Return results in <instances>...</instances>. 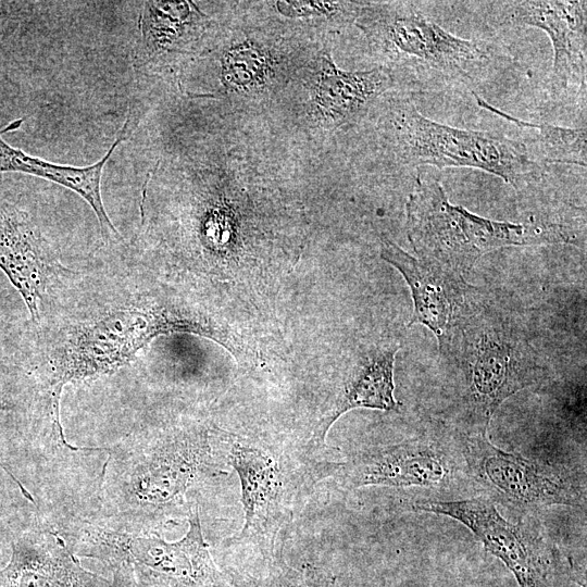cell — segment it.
<instances>
[{"label": "cell", "instance_id": "2e32d148", "mask_svg": "<svg viewBox=\"0 0 587 587\" xmlns=\"http://www.w3.org/2000/svg\"><path fill=\"white\" fill-rule=\"evenodd\" d=\"M129 118L118 132L105 155L97 163L88 166H70L28 155L20 149L11 147L2 138L0 132V173L21 172L41 177L71 189L80 196L93 210L101 236L107 243L120 242L122 237L109 218L101 196V177L104 165L116 147L127 138Z\"/></svg>", "mask_w": 587, "mask_h": 587}, {"label": "cell", "instance_id": "30bf717a", "mask_svg": "<svg viewBox=\"0 0 587 587\" xmlns=\"http://www.w3.org/2000/svg\"><path fill=\"white\" fill-rule=\"evenodd\" d=\"M226 454L240 482L243 526L239 539L276 535L294 502L296 484L279 449L239 436H228Z\"/></svg>", "mask_w": 587, "mask_h": 587}, {"label": "cell", "instance_id": "cb8c5ba5", "mask_svg": "<svg viewBox=\"0 0 587 587\" xmlns=\"http://www.w3.org/2000/svg\"><path fill=\"white\" fill-rule=\"evenodd\" d=\"M12 409V404L7 401V400H2L0 399V411L2 410H11ZM0 467L2 470H4V472L10 475V477L13 479V482L16 484V486L20 488L23 497H25L27 500H29L30 502H34V498L33 496L28 492V490L23 486V484L17 479V477L14 475V473L7 466L4 465L2 462H0Z\"/></svg>", "mask_w": 587, "mask_h": 587}, {"label": "cell", "instance_id": "3957f363", "mask_svg": "<svg viewBox=\"0 0 587 587\" xmlns=\"http://www.w3.org/2000/svg\"><path fill=\"white\" fill-rule=\"evenodd\" d=\"M438 346L461 379L458 420L464 434L487 433L508 398L547 377L512 304L471 285Z\"/></svg>", "mask_w": 587, "mask_h": 587}, {"label": "cell", "instance_id": "ac0fdd59", "mask_svg": "<svg viewBox=\"0 0 587 587\" xmlns=\"http://www.w3.org/2000/svg\"><path fill=\"white\" fill-rule=\"evenodd\" d=\"M395 78L389 68L364 72H342L329 55L323 60L319 103L329 123L340 125L358 116L380 93L392 87Z\"/></svg>", "mask_w": 587, "mask_h": 587}, {"label": "cell", "instance_id": "ffe728a7", "mask_svg": "<svg viewBox=\"0 0 587 587\" xmlns=\"http://www.w3.org/2000/svg\"><path fill=\"white\" fill-rule=\"evenodd\" d=\"M187 1L146 2L140 15L143 52L154 54L167 50L183 34L185 26L197 17Z\"/></svg>", "mask_w": 587, "mask_h": 587}, {"label": "cell", "instance_id": "5bb4252c", "mask_svg": "<svg viewBox=\"0 0 587 587\" xmlns=\"http://www.w3.org/2000/svg\"><path fill=\"white\" fill-rule=\"evenodd\" d=\"M11 546V559L0 570V587H112L80 565L55 529L26 532Z\"/></svg>", "mask_w": 587, "mask_h": 587}, {"label": "cell", "instance_id": "6da1fadb", "mask_svg": "<svg viewBox=\"0 0 587 587\" xmlns=\"http://www.w3.org/2000/svg\"><path fill=\"white\" fill-rule=\"evenodd\" d=\"M32 325L43 400L50 401H60L70 383L124 366L160 335L191 333L232 350L208 312L160 286L136 257L71 268Z\"/></svg>", "mask_w": 587, "mask_h": 587}, {"label": "cell", "instance_id": "8992f818", "mask_svg": "<svg viewBox=\"0 0 587 587\" xmlns=\"http://www.w3.org/2000/svg\"><path fill=\"white\" fill-rule=\"evenodd\" d=\"M362 28L419 83L473 88L503 66L486 41L460 38L410 2L390 3L364 18Z\"/></svg>", "mask_w": 587, "mask_h": 587}, {"label": "cell", "instance_id": "9a60e30c", "mask_svg": "<svg viewBox=\"0 0 587 587\" xmlns=\"http://www.w3.org/2000/svg\"><path fill=\"white\" fill-rule=\"evenodd\" d=\"M380 257L404 277L413 299L412 324L428 327L440 342L452 325L470 284L439 266L414 258L388 239Z\"/></svg>", "mask_w": 587, "mask_h": 587}, {"label": "cell", "instance_id": "5b68a950", "mask_svg": "<svg viewBox=\"0 0 587 587\" xmlns=\"http://www.w3.org/2000/svg\"><path fill=\"white\" fill-rule=\"evenodd\" d=\"M405 211L407 235L419 259L463 278L482 255L495 249L578 245L576 232L564 224L510 223L474 214L451 203L436 178L417 183Z\"/></svg>", "mask_w": 587, "mask_h": 587}, {"label": "cell", "instance_id": "277c9868", "mask_svg": "<svg viewBox=\"0 0 587 587\" xmlns=\"http://www.w3.org/2000/svg\"><path fill=\"white\" fill-rule=\"evenodd\" d=\"M187 520L188 530L176 541L97 517L75 519L57 532L76 557L107 566L112 587H228L203 537L197 502Z\"/></svg>", "mask_w": 587, "mask_h": 587}, {"label": "cell", "instance_id": "e0dca14e", "mask_svg": "<svg viewBox=\"0 0 587 587\" xmlns=\"http://www.w3.org/2000/svg\"><path fill=\"white\" fill-rule=\"evenodd\" d=\"M398 342L378 346L362 355L350 369L328 411L315 429L322 442L330 426L345 413L358 408L397 410L394 396V365Z\"/></svg>", "mask_w": 587, "mask_h": 587}, {"label": "cell", "instance_id": "8fae6325", "mask_svg": "<svg viewBox=\"0 0 587 587\" xmlns=\"http://www.w3.org/2000/svg\"><path fill=\"white\" fill-rule=\"evenodd\" d=\"M497 25L544 30L552 45L551 86L562 97L574 89L586 93L587 2L529 0L487 2Z\"/></svg>", "mask_w": 587, "mask_h": 587}, {"label": "cell", "instance_id": "d6986e66", "mask_svg": "<svg viewBox=\"0 0 587 587\" xmlns=\"http://www.w3.org/2000/svg\"><path fill=\"white\" fill-rule=\"evenodd\" d=\"M473 97L478 107L515 124L521 129L532 130L534 136L528 137L527 141H530V145L539 152V161L586 167L587 129L585 126L567 128L546 123L526 122L496 108L475 92H473Z\"/></svg>", "mask_w": 587, "mask_h": 587}, {"label": "cell", "instance_id": "7a4b0ae2", "mask_svg": "<svg viewBox=\"0 0 587 587\" xmlns=\"http://www.w3.org/2000/svg\"><path fill=\"white\" fill-rule=\"evenodd\" d=\"M108 454L96 503L109 524L160 534L196 503L189 490L213 467V434L203 426L134 429Z\"/></svg>", "mask_w": 587, "mask_h": 587}, {"label": "cell", "instance_id": "7c38bea8", "mask_svg": "<svg viewBox=\"0 0 587 587\" xmlns=\"http://www.w3.org/2000/svg\"><path fill=\"white\" fill-rule=\"evenodd\" d=\"M413 509L463 524L510 570L520 587H549L539 540L522 523L505 520L490 499L484 496L459 500L422 499L413 503Z\"/></svg>", "mask_w": 587, "mask_h": 587}, {"label": "cell", "instance_id": "9c48e42d", "mask_svg": "<svg viewBox=\"0 0 587 587\" xmlns=\"http://www.w3.org/2000/svg\"><path fill=\"white\" fill-rule=\"evenodd\" d=\"M333 471L349 489L387 486L445 490L458 473L466 474L461 440L453 447L428 434L357 451L346 461L334 463Z\"/></svg>", "mask_w": 587, "mask_h": 587}, {"label": "cell", "instance_id": "44dd1931", "mask_svg": "<svg viewBox=\"0 0 587 587\" xmlns=\"http://www.w3.org/2000/svg\"><path fill=\"white\" fill-rule=\"evenodd\" d=\"M253 587H340L337 579L321 567H294L284 561H274Z\"/></svg>", "mask_w": 587, "mask_h": 587}, {"label": "cell", "instance_id": "603a6c76", "mask_svg": "<svg viewBox=\"0 0 587 587\" xmlns=\"http://www.w3.org/2000/svg\"><path fill=\"white\" fill-rule=\"evenodd\" d=\"M278 7H284V14H312L313 12L323 13L337 11L341 8L340 3L333 2H278Z\"/></svg>", "mask_w": 587, "mask_h": 587}, {"label": "cell", "instance_id": "7402d4cb", "mask_svg": "<svg viewBox=\"0 0 587 587\" xmlns=\"http://www.w3.org/2000/svg\"><path fill=\"white\" fill-rule=\"evenodd\" d=\"M261 67V61L255 51L237 49L226 55L223 63V74L227 80L241 85L257 78Z\"/></svg>", "mask_w": 587, "mask_h": 587}, {"label": "cell", "instance_id": "52a82bcc", "mask_svg": "<svg viewBox=\"0 0 587 587\" xmlns=\"http://www.w3.org/2000/svg\"><path fill=\"white\" fill-rule=\"evenodd\" d=\"M391 126L397 151L408 165L477 168L516 189L539 178L542 171L523 140L438 123L410 101L396 107Z\"/></svg>", "mask_w": 587, "mask_h": 587}, {"label": "cell", "instance_id": "ba28073f", "mask_svg": "<svg viewBox=\"0 0 587 587\" xmlns=\"http://www.w3.org/2000/svg\"><path fill=\"white\" fill-rule=\"evenodd\" d=\"M460 440L466 474L492 502L521 515L585 505V483L566 470L500 449L488 432L463 433Z\"/></svg>", "mask_w": 587, "mask_h": 587}, {"label": "cell", "instance_id": "4fadbf2b", "mask_svg": "<svg viewBox=\"0 0 587 587\" xmlns=\"http://www.w3.org/2000/svg\"><path fill=\"white\" fill-rule=\"evenodd\" d=\"M0 268L22 296L32 323L71 271L28 214L2 202Z\"/></svg>", "mask_w": 587, "mask_h": 587}]
</instances>
